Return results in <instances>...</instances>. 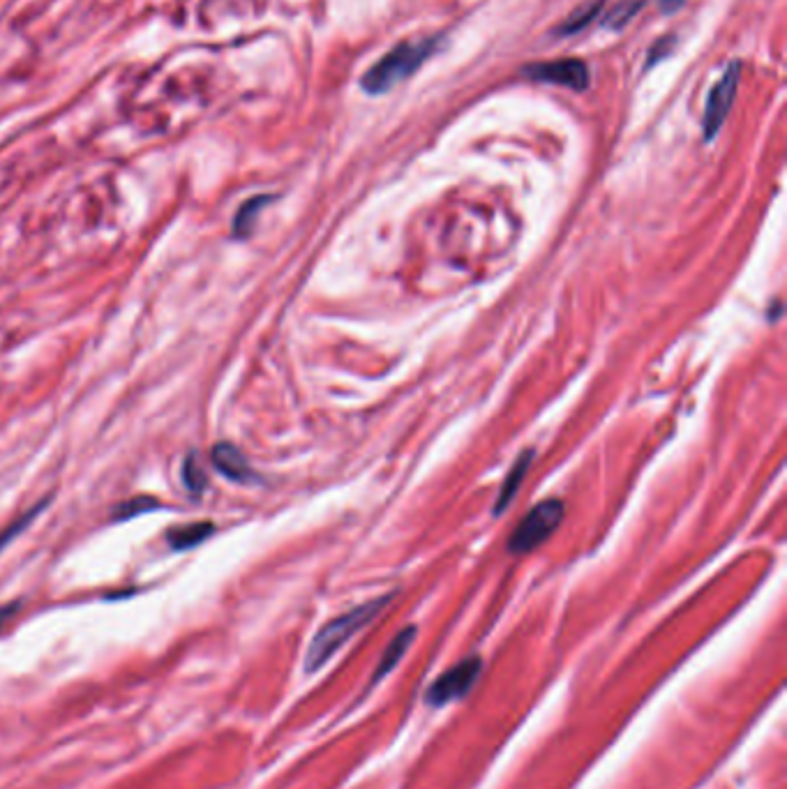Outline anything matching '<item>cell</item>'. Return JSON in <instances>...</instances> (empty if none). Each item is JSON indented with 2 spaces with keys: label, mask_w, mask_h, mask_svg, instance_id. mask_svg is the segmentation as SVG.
<instances>
[{
  "label": "cell",
  "mask_w": 787,
  "mask_h": 789,
  "mask_svg": "<svg viewBox=\"0 0 787 789\" xmlns=\"http://www.w3.org/2000/svg\"><path fill=\"white\" fill-rule=\"evenodd\" d=\"M391 598H393V593H388V596H381V598H374V600H370V603H365L361 607H356V610H351L347 614L337 616V619H333V621H328L326 626L321 628L317 635H314L310 649H307L305 672L321 670V667H324L328 660H331L335 653L340 651L342 646L358 633V630H363L367 623H372L374 619H377L379 612L384 610L388 603H391Z\"/></svg>",
  "instance_id": "cell-1"
},
{
  "label": "cell",
  "mask_w": 787,
  "mask_h": 789,
  "mask_svg": "<svg viewBox=\"0 0 787 789\" xmlns=\"http://www.w3.org/2000/svg\"><path fill=\"white\" fill-rule=\"evenodd\" d=\"M439 47V40L427 37V40H404L388 51V54L377 60L365 77L361 79V86L365 93L381 95L388 93L400 81L409 79L411 74L418 72V67L430 58Z\"/></svg>",
  "instance_id": "cell-2"
},
{
  "label": "cell",
  "mask_w": 787,
  "mask_h": 789,
  "mask_svg": "<svg viewBox=\"0 0 787 789\" xmlns=\"http://www.w3.org/2000/svg\"><path fill=\"white\" fill-rule=\"evenodd\" d=\"M564 513L566 508L559 499L538 503L534 510H529V515L522 517V522L517 524V529L511 533V538H508V552L527 554L536 550L538 545H543L545 540L559 529Z\"/></svg>",
  "instance_id": "cell-3"
},
{
  "label": "cell",
  "mask_w": 787,
  "mask_h": 789,
  "mask_svg": "<svg viewBox=\"0 0 787 789\" xmlns=\"http://www.w3.org/2000/svg\"><path fill=\"white\" fill-rule=\"evenodd\" d=\"M481 658H467L462 660L460 665H455L453 670H448L446 674H441L437 681L432 683L430 690H427L425 700L432 706H444L453 700H460L474 688V683L478 676H481Z\"/></svg>",
  "instance_id": "cell-4"
},
{
  "label": "cell",
  "mask_w": 787,
  "mask_h": 789,
  "mask_svg": "<svg viewBox=\"0 0 787 789\" xmlns=\"http://www.w3.org/2000/svg\"><path fill=\"white\" fill-rule=\"evenodd\" d=\"M739 86V63H732L727 67L723 79L711 88L707 97V107H704V137L714 139L721 125L725 123L727 114H730L734 95H737Z\"/></svg>",
  "instance_id": "cell-5"
},
{
  "label": "cell",
  "mask_w": 787,
  "mask_h": 789,
  "mask_svg": "<svg viewBox=\"0 0 787 789\" xmlns=\"http://www.w3.org/2000/svg\"><path fill=\"white\" fill-rule=\"evenodd\" d=\"M524 74L529 79L543 81V84H557L573 90H584L589 86V67L577 58L545 60V63L527 65Z\"/></svg>",
  "instance_id": "cell-6"
},
{
  "label": "cell",
  "mask_w": 787,
  "mask_h": 789,
  "mask_svg": "<svg viewBox=\"0 0 787 789\" xmlns=\"http://www.w3.org/2000/svg\"><path fill=\"white\" fill-rule=\"evenodd\" d=\"M211 462L224 478L234 480V483L245 485V483H252V480H257V476H254V471L250 467V462H247V457L243 455V450L236 448L234 443H229V441L215 443L213 450H211Z\"/></svg>",
  "instance_id": "cell-7"
},
{
  "label": "cell",
  "mask_w": 787,
  "mask_h": 789,
  "mask_svg": "<svg viewBox=\"0 0 787 789\" xmlns=\"http://www.w3.org/2000/svg\"><path fill=\"white\" fill-rule=\"evenodd\" d=\"M213 533H215V524L208 520L181 524L167 531V543L171 550L185 552V550H194V547H199L201 543H206Z\"/></svg>",
  "instance_id": "cell-8"
},
{
  "label": "cell",
  "mask_w": 787,
  "mask_h": 789,
  "mask_svg": "<svg viewBox=\"0 0 787 789\" xmlns=\"http://www.w3.org/2000/svg\"><path fill=\"white\" fill-rule=\"evenodd\" d=\"M414 637H416V628L414 626L404 628L402 633L395 637V640L391 642V646H388V649H386L384 658H381L377 672H374V676H372V683H379L381 679H384V676H388L395 670V665L400 663L404 653L409 651V646H411V642H414Z\"/></svg>",
  "instance_id": "cell-9"
},
{
  "label": "cell",
  "mask_w": 787,
  "mask_h": 789,
  "mask_svg": "<svg viewBox=\"0 0 787 789\" xmlns=\"http://www.w3.org/2000/svg\"><path fill=\"white\" fill-rule=\"evenodd\" d=\"M531 462H534V450H527V453H522L520 457H517L511 473H508L506 480H504V485H501V494H499L497 510H494V513H497V515L504 513L508 503H511V499L517 494V487L522 485L524 476H527Z\"/></svg>",
  "instance_id": "cell-10"
},
{
  "label": "cell",
  "mask_w": 787,
  "mask_h": 789,
  "mask_svg": "<svg viewBox=\"0 0 787 789\" xmlns=\"http://www.w3.org/2000/svg\"><path fill=\"white\" fill-rule=\"evenodd\" d=\"M273 201V197H252L247 199L245 204L238 208V213L234 217V236L236 238H247L252 234L254 229V222H257V217L261 213V208L268 206Z\"/></svg>",
  "instance_id": "cell-11"
},
{
  "label": "cell",
  "mask_w": 787,
  "mask_h": 789,
  "mask_svg": "<svg viewBox=\"0 0 787 789\" xmlns=\"http://www.w3.org/2000/svg\"><path fill=\"white\" fill-rule=\"evenodd\" d=\"M160 508H162L160 499L148 497V494H141V497H134V499L118 503L114 513H111V520L125 522V520H132V517H139L144 513H155V510H160Z\"/></svg>",
  "instance_id": "cell-12"
},
{
  "label": "cell",
  "mask_w": 787,
  "mask_h": 789,
  "mask_svg": "<svg viewBox=\"0 0 787 789\" xmlns=\"http://www.w3.org/2000/svg\"><path fill=\"white\" fill-rule=\"evenodd\" d=\"M47 503H49V499H44V501H40V503H35V506H33L31 510H26L24 515L17 517V520H14L10 526H7V529H5L3 533H0V552H3L5 547L10 545L12 540L19 536L21 531H26V529H28V524H31V522L35 520V517L40 515L44 508H47Z\"/></svg>",
  "instance_id": "cell-13"
},
{
  "label": "cell",
  "mask_w": 787,
  "mask_h": 789,
  "mask_svg": "<svg viewBox=\"0 0 787 789\" xmlns=\"http://www.w3.org/2000/svg\"><path fill=\"white\" fill-rule=\"evenodd\" d=\"M183 478H185L187 490L194 492V494L204 492V487H206V483H208V476H206L204 467H201L199 457L194 455V453H190V455L185 457V464H183Z\"/></svg>",
  "instance_id": "cell-14"
},
{
  "label": "cell",
  "mask_w": 787,
  "mask_h": 789,
  "mask_svg": "<svg viewBox=\"0 0 787 789\" xmlns=\"http://www.w3.org/2000/svg\"><path fill=\"white\" fill-rule=\"evenodd\" d=\"M601 7H603L601 0H594V3H589V5L580 7V10L573 12L571 17H568L566 24L559 28V33H577V30H582L584 26L591 24V21H594V19L598 17V12H601Z\"/></svg>",
  "instance_id": "cell-15"
},
{
  "label": "cell",
  "mask_w": 787,
  "mask_h": 789,
  "mask_svg": "<svg viewBox=\"0 0 787 789\" xmlns=\"http://www.w3.org/2000/svg\"><path fill=\"white\" fill-rule=\"evenodd\" d=\"M637 10H642V0H628V3H621L619 7H614L607 24L612 28H624L628 21L635 17Z\"/></svg>",
  "instance_id": "cell-16"
},
{
  "label": "cell",
  "mask_w": 787,
  "mask_h": 789,
  "mask_svg": "<svg viewBox=\"0 0 787 789\" xmlns=\"http://www.w3.org/2000/svg\"><path fill=\"white\" fill-rule=\"evenodd\" d=\"M21 603L19 600H14V603H7V605H0V630H3L7 623H10L14 616H17Z\"/></svg>",
  "instance_id": "cell-17"
}]
</instances>
